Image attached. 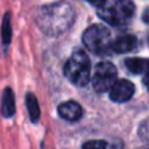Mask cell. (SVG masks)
<instances>
[{"mask_svg": "<svg viewBox=\"0 0 149 149\" xmlns=\"http://www.w3.org/2000/svg\"><path fill=\"white\" fill-rule=\"evenodd\" d=\"M74 21V10L68 3L58 1L43 5L36 16V22L45 34L56 37L67 31Z\"/></svg>", "mask_w": 149, "mask_h": 149, "instance_id": "cell-1", "label": "cell"}, {"mask_svg": "<svg viewBox=\"0 0 149 149\" xmlns=\"http://www.w3.org/2000/svg\"><path fill=\"white\" fill-rule=\"evenodd\" d=\"M90 59L84 51H76L64 64V74L76 86H86L90 81Z\"/></svg>", "mask_w": 149, "mask_h": 149, "instance_id": "cell-2", "label": "cell"}, {"mask_svg": "<svg viewBox=\"0 0 149 149\" xmlns=\"http://www.w3.org/2000/svg\"><path fill=\"white\" fill-rule=\"evenodd\" d=\"M135 13V4L132 0H115L111 5L98 7V16L107 24L114 26L124 25L132 18Z\"/></svg>", "mask_w": 149, "mask_h": 149, "instance_id": "cell-3", "label": "cell"}, {"mask_svg": "<svg viewBox=\"0 0 149 149\" xmlns=\"http://www.w3.org/2000/svg\"><path fill=\"white\" fill-rule=\"evenodd\" d=\"M82 42L89 51L106 54L111 50V33L103 25H92L82 34Z\"/></svg>", "mask_w": 149, "mask_h": 149, "instance_id": "cell-4", "label": "cell"}, {"mask_svg": "<svg viewBox=\"0 0 149 149\" xmlns=\"http://www.w3.org/2000/svg\"><path fill=\"white\" fill-rule=\"evenodd\" d=\"M118 71L115 65L110 62H101L95 65L94 73L92 77V84L95 92L105 93L111 89L116 81Z\"/></svg>", "mask_w": 149, "mask_h": 149, "instance_id": "cell-5", "label": "cell"}, {"mask_svg": "<svg viewBox=\"0 0 149 149\" xmlns=\"http://www.w3.org/2000/svg\"><path fill=\"white\" fill-rule=\"evenodd\" d=\"M110 94V100L114 102L123 103L127 102L132 98V95L135 94V85L128 80H118L115 81V84L111 86V89L109 90Z\"/></svg>", "mask_w": 149, "mask_h": 149, "instance_id": "cell-6", "label": "cell"}, {"mask_svg": "<svg viewBox=\"0 0 149 149\" xmlns=\"http://www.w3.org/2000/svg\"><path fill=\"white\" fill-rule=\"evenodd\" d=\"M58 114H59L60 118L67 122H77L82 116V109L74 101H68V102L59 105Z\"/></svg>", "mask_w": 149, "mask_h": 149, "instance_id": "cell-7", "label": "cell"}, {"mask_svg": "<svg viewBox=\"0 0 149 149\" xmlns=\"http://www.w3.org/2000/svg\"><path fill=\"white\" fill-rule=\"evenodd\" d=\"M137 46V39L132 34L120 36L119 38L114 39L111 42V51L118 52V54H126V52L134 51Z\"/></svg>", "mask_w": 149, "mask_h": 149, "instance_id": "cell-8", "label": "cell"}, {"mask_svg": "<svg viewBox=\"0 0 149 149\" xmlns=\"http://www.w3.org/2000/svg\"><path fill=\"white\" fill-rule=\"evenodd\" d=\"M1 115L4 118H12L16 111L15 93L10 88H5L1 95Z\"/></svg>", "mask_w": 149, "mask_h": 149, "instance_id": "cell-9", "label": "cell"}, {"mask_svg": "<svg viewBox=\"0 0 149 149\" xmlns=\"http://www.w3.org/2000/svg\"><path fill=\"white\" fill-rule=\"evenodd\" d=\"M26 107H28L29 118L33 123H37L41 118V110H39V105L37 101L36 95L33 93H28L26 94Z\"/></svg>", "mask_w": 149, "mask_h": 149, "instance_id": "cell-10", "label": "cell"}, {"mask_svg": "<svg viewBox=\"0 0 149 149\" xmlns=\"http://www.w3.org/2000/svg\"><path fill=\"white\" fill-rule=\"evenodd\" d=\"M124 64H126V67L128 68L130 72L137 74V73L145 72L149 62L145 59H141V58H130V59H127L126 62H124Z\"/></svg>", "mask_w": 149, "mask_h": 149, "instance_id": "cell-11", "label": "cell"}, {"mask_svg": "<svg viewBox=\"0 0 149 149\" xmlns=\"http://www.w3.org/2000/svg\"><path fill=\"white\" fill-rule=\"evenodd\" d=\"M1 39L4 46H8L12 39V25H10V16L9 13H5L4 20L1 24Z\"/></svg>", "mask_w": 149, "mask_h": 149, "instance_id": "cell-12", "label": "cell"}, {"mask_svg": "<svg viewBox=\"0 0 149 149\" xmlns=\"http://www.w3.org/2000/svg\"><path fill=\"white\" fill-rule=\"evenodd\" d=\"M107 143L103 140H90L82 145V149H106Z\"/></svg>", "mask_w": 149, "mask_h": 149, "instance_id": "cell-13", "label": "cell"}, {"mask_svg": "<svg viewBox=\"0 0 149 149\" xmlns=\"http://www.w3.org/2000/svg\"><path fill=\"white\" fill-rule=\"evenodd\" d=\"M139 136L141 137V140H144L145 143H148L149 144V119L144 120L141 124H140Z\"/></svg>", "mask_w": 149, "mask_h": 149, "instance_id": "cell-14", "label": "cell"}, {"mask_svg": "<svg viewBox=\"0 0 149 149\" xmlns=\"http://www.w3.org/2000/svg\"><path fill=\"white\" fill-rule=\"evenodd\" d=\"M143 82H144L145 88L149 90V64H148L147 70H145V74H144V79H143Z\"/></svg>", "mask_w": 149, "mask_h": 149, "instance_id": "cell-15", "label": "cell"}, {"mask_svg": "<svg viewBox=\"0 0 149 149\" xmlns=\"http://www.w3.org/2000/svg\"><path fill=\"white\" fill-rule=\"evenodd\" d=\"M106 149H123V147H122V144L119 141H114L111 144H107V148Z\"/></svg>", "mask_w": 149, "mask_h": 149, "instance_id": "cell-16", "label": "cell"}, {"mask_svg": "<svg viewBox=\"0 0 149 149\" xmlns=\"http://www.w3.org/2000/svg\"><path fill=\"white\" fill-rule=\"evenodd\" d=\"M86 1H89L90 4L95 5V7H101V5L106 4V0H86Z\"/></svg>", "mask_w": 149, "mask_h": 149, "instance_id": "cell-17", "label": "cell"}, {"mask_svg": "<svg viewBox=\"0 0 149 149\" xmlns=\"http://www.w3.org/2000/svg\"><path fill=\"white\" fill-rule=\"evenodd\" d=\"M143 21L149 24V8H147V9L144 10V13H143Z\"/></svg>", "mask_w": 149, "mask_h": 149, "instance_id": "cell-18", "label": "cell"}, {"mask_svg": "<svg viewBox=\"0 0 149 149\" xmlns=\"http://www.w3.org/2000/svg\"><path fill=\"white\" fill-rule=\"evenodd\" d=\"M143 149H149V147H147V148H143Z\"/></svg>", "mask_w": 149, "mask_h": 149, "instance_id": "cell-19", "label": "cell"}]
</instances>
